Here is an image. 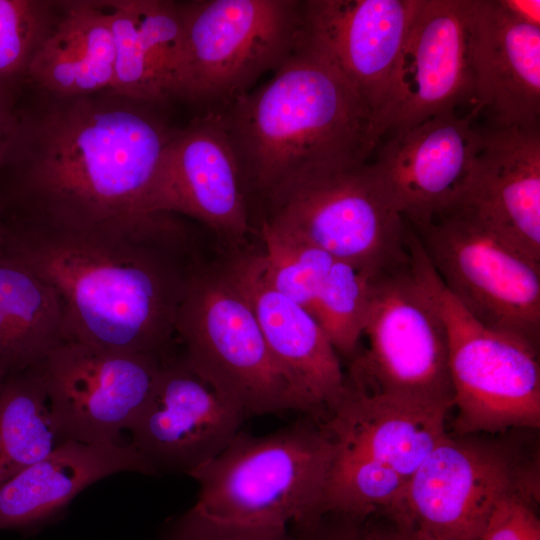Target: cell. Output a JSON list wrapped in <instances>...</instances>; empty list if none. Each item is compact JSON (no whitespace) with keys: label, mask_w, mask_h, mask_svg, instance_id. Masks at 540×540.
Here are the masks:
<instances>
[{"label":"cell","mask_w":540,"mask_h":540,"mask_svg":"<svg viewBox=\"0 0 540 540\" xmlns=\"http://www.w3.org/2000/svg\"><path fill=\"white\" fill-rule=\"evenodd\" d=\"M157 106L107 91L18 107L0 162L1 223L84 231L156 214L150 200L176 132Z\"/></svg>","instance_id":"6da1fadb"},{"label":"cell","mask_w":540,"mask_h":540,"mask_svg":"<svg viewBox=\"0 0 540 540\" xmlns=\"http://www.w3.org/2000/svg\"><path fill=\"white\" fill-rule=\"evenodd\" d=\"M185 228L175 214L84 231L2 224L0 250L50 285L68 341L164 354L191 269L178 260Z\"/></svg>","instance_id":"7a4b0ae2"},{"label":"cell","mask_w":540,"mask_h":540,"mask_svg":"<svg viewBox=\"0 0 540 540\" xmlns=\"http://www.w3.org/2000/svg\"><path fill=\"white\" fill-rule=\"evenodd\" d=\"M214 109L265 207L309 178L369 162L378 145L372 111L304 32L268 82Z\"/></svg>","instance_id":"3957f363"},{"label":"cell","mask_w":540,"mask_h":540,"mask_svg":"<svg viewBox=\"0 0 540 540\" xmlns=\"http://www.w3.org/2000/svg\"><path fill=\"white\" fill-rule=\"evenodd\" d=\"M333 455L323 421L307 415L265 436L240 431L189 474L200 487L193 507L223 521L304 531L324 516Z\"/></svg>","instance_id":"277c9868"},{"label":"cell","mask_w":540,"mask_h":540,"mask_svg":"<svg viewBox=\"0 0 540 540\" xmlns=\"http://www.w3.org/2000/svg\"><path fill=\"white\" fill-rule=\"evenodd\" d=\"M449 410L348 384L344 399L323 421L334 446L324 515L359 519L385 513L447 434Z\"/></svg>","instance_id":"5b68a950"},{"label":"cell","mask_w":540,"mask_h":540,"mask_svg":"<svg viewBox=\"0 0 540 540\" xmlns=\"http://www.w3.org/2000/svg\"><path fill=\"white\" fill-rule=\"evenodd\" d=\"M175 334L188 367L246 415L297 411L322 421L275 360L249 302L223 267L191 269Z\"/></svg>","instance_id":"8992f818"},{"label":"cell","mask_w":540,"mask_h":540,"mask_svg":"<svg viewBox=\"0 0 540 540\" xmlns=\"http://www.w3.org/2000/svg\"><path fill=\"white\" fill-rule=\"evenodd\" d=\"M410 261L444 322L458 435L540 426L538 348L488 328L453 298L416 237Z\"/></svg>","instance_id":"52a82bcc"},{"label":"cell","mask_w":540,"mask_h":540,"mask_svg":"<svg viewBox=\"0 0 540 540\" xmlns=\"http://www.w3.org/2000/svg\"><path fill=\"white\" fill-rule=\"evenodd\" d=\"M364 334L369 347L355 360L349 385L453 407L446 328L409 256L373 274Z\"/></svg>","instance_id":"ba28073f"},{"label":"cell","mask_w":540,"mask_h":540,"mask_svg":"<svg viewBox=\"0 0 540 540\" xmlns=\"http://www.w3.org/2000/svg\"><path fill=\"white\" fill-rule=\"evenodd\" d=\"M412 230L434 271L467 313L539 349L540 262L505 242L462 204Z\"/></svg>","instance_id":"9c48e42d"},{"label":"cell","mask_w":540,"mask_h":540,"mask_svg":"<svg viewBox=\"0 0 540 540\" xmlns=\"http://www.w3.org/2000/svg\"><path fill=\"white\" fill-rule=\"evenodd\" d=\"M185 64L179 99L220 108L290 56L303 33L300 0L180 1Z\"/></svg>","instance_id":"30bf717a"},{"label":"cell","mask_w":540,"mask_h":540,"mask_svg":"<svg viewBox=\"0 0 540 540\" xmlns=\"http://www.w3.org/2000/svg\"><path fill=\"white\" fill-rule=\"evenodd\" d=\"M536 497L503 447L446 434L385 512L412 540H478L504 496Z\"/></svg>","instance_id":"8fae6325"},{"label":"cell","mask_w":540,"mask_h":540,"mask_svg":"<svg viewBox=\"0 0 540 540\" xmlns=\"http://www.w3.org/2000/svg\"><path fill=\"white\" fill-rule=\"evenodd\" d=\"M263 220L359 268L380 271L409 256L410 228L370 161L299 183L266 207Z\"/></svg>","instance_id":"7c38bea8"},{"label":"cell","mask_w":540,"mask_h":540,"mask_svg":"<svg viewBox=\"0 0 540 540\" xmlns=\"http://www.w3.org/2000/svg\"><path fill=\"white\" fill-rule=\"evenodd\" d=\"M164 354L112 351L77 341L38 366L67 440L122 443L155 385Z\"/></svg>","instance_id":"4fadbf2b"},{"label":"cell","mask_w":540,"mask_h":540,"mask_svg":"<svg viewBox=\"0 0 540 540\" xmlns=\"http://www.w3.org/2000/svg\"><path fill=\"white\" fill-rule=\"evenodd\" d=\"M469 0H417L383 104L374 118L384 135L456 112L473 98L468 53Z\"/></svg>","instance_id":"5bb4252c"},{"label":"cell","mask_w":540,"mask_h":540,"mask_svg":"<svg viewBox=\"0 0 540 540\" xmlns=\"http://www.w3.org/2000/svg\"><path fill=\"white\" fill-rule=\"evenodd\" d=\"M250 199L217 109L176 129L160 164L150 200L152 213L193 218L238 244L251 229Z\"/></svg>","instance_id":"9a60e30c"},{"label":"cell","mask_w":540,"mask_h":540,"mask_svg":"<svg viewBox=\"0 0 540 540\" xmlns=\"http://www.w3.org/2000/svg\"><path fill=\"white\" fill-rule=\"evenodd\" d=\"M246 416L183 358L163 356L153 390L129 430L130 443L155 474L189 475L230 444Z\"/></svg>","instance_id":"2e32d148"},{"label":"cell","mask_w":540,"mask_h":540,"mask_svg":"<svg viewBox=\"0 0 540 540\" xmlns=\"http://www.w3.org/2000/svg\"><path fill=\"white\" fill-rule=\"evenodd\" d=\"M474 115L451 112L393 131L370 162L389 204L412 228L458 201L481 141Z\"/></svg>","instance_id":"e0dca14e"},{"label":"cell","mask_w":540,"mask_h":540,"mask_svg":"<svg viewBox=\"0 0 540 540\" xmlns=\"http://www.w3.org/2000/svg\"><path fill=\"white\" fill-rule=\"evenodd\" d=\"M417 0H303V32L373 113L385 99Z\"/></svg>","instance_id":"ac0fdd59"},{"label":"cell","mask_w":540,"mask_h":540,"mask_svg":"<svg viewBox=\"0 0 540 540\" xmlns=\"http://www.w3.org/2000/svg\"><path fill=\"white\" fill-rule=\"evenodd\" d=\"M222 267L249 302L275 360L325 421L348 383L315 317L268 282L259 253H237Z\"/></svg>","instance_id":"d6986e66"},{"label":"cell","mask_w":540,"mask_h":540,"mask_svg":"<svg viewBox=\"0 0 540 540\" xmlns=\"http://www.w3.org/2000/svg\"><path fill=\"white\" fill-rule=\"evenodd\" d=\"M468 53L475 114L491 127L539 125L540 27L523 23L499 0H469Z\"/></svg>","instance_id":"ffe728a7"},{"label":"cell","mask_w":540,"mask_h":540,"mask_svg":"<svg viewBox=\"0 0 540 540\" xmlns=\"http://www.w3.org/2000/svg\"><path fill=\"white\" fill-rule=\"evenodd\" d=\"M474 211L501 239L540 262V127H491L455 204Z\"/></svg>","instance_id":"44dd1931"},{"label":"cell","mask_w":540,"mask_h":540,"mask_svg":"<svg viewBox=\"0 0 540 540\" xmlns=\"http://www.w3.org/2000/svg\"><path fill=\"white\" fill-rule=\"evenodd\" d=\"M120 472L155 474L131 443L65 441L0 486V530L43 524L86 487Z\"/></svg>","instance_id":"7402d4cb"},{"label":"cell","mask_w":540,"mask_h":540,"mask_svg":"<svg viewBox=\"0 0 540 540\" xmlns=\"http://www.w3.org/2000/svg\"><path fill=\"white\" fill-rule=\"evenodd\" d=\"M113 71L114 43L103 0L58 1L28 82L53 97L85 96L111 91Z\"/></svg>","instance_id":"603a6c76"},{"label":"cell","mask_w":540,"mask_h":540,"mask_svg":"<svg viewBox=\"0 0 540 540\" xmlns=\"http://www.w3.org/2000/svg\"><path fill=\"white\" fill-rule=\"evenodd\" d=\"M67 341L54 289L0 250V371L8 375L36 368Z\"/></svg>","instance_id":"cb8c5ba5"},{"label":"cell","mask_w":540,"mask_h":540,"mask_svg":"<svg viewBox=\"0 0 540 540\" xmlns=\"http://www.w3.org/2000/svg\"><path fill=\"white\" fill-rule=\"evenodd\" d=\"M65 441L38 367L6 375L0 385V486Z\"/></svg>","instance_id":"d4e9b609"},{"label":"cell","mask_w":540,"mask_h":540,"mask_svg":"<svg viewBox=\"0 0 540 540\" xmlns=\"http://www.w3.org/2000/svg\"><path fill=\"white\" fill-rule=\"evenodd\" d=\"M114 43L111 92L155 105L174 98L152 31L135 0H103Z\"/></svg>","instance_id":"484cf974"},{"label":"cell","mask_w":540,"mask_h":540,"mask_svg":"<svg viewBox=\"0 0 540 540\" xmlns=\"http://www.w3.org/2000/svg\"><path fill=\"white\" fill-rule=\"evenodd\" d=\"M264 250L259 253L263 273L279 292L311 310L335 259L304 238L261 221Z\"/></svg>","instance_id":"4316f807"},{"label":"cell","mask_w":540,"mask_h":540,"mask_svg":"<svg viewBox=\"0 0 540 540\" xmlns=\"http://www.w3.org/2000/svg\"><path fill=\"white\" fill-rule=\"evenodd\" d=\"M375 272L335 260L314 299L310 312L337 353L350 356L357 349Z\"/></svg>","instance_id":"83f0119b"},{"label":"cell","mask_w":540,"mask_h":540,"mask_svg":"<svg viewBox=\"0 0 540 540\" xmlns=\"http://www.w3.org/2000/svg\"><path fill=\"white\" fill-rule=\"evenodd\" d=\"M58 1L0 0V91L19 94L31 62L49 34Z\"/></svg>","instance_id":"f1b7e54d"},{"label":"cell","mask_w":540,"mask_h":540,"mask_svg":"<svg viewBox=\"0 0 540 540\" xmlns=\"http://www.w3.org/2000/svg\"><path fill=\"white\" fill-rule=\"evenodd\" d=\"M156 540H301V538L287 527L223 521L192 507L172 520Z\"/></svg>","instance_id":"f546056e"},{"label":"cell","mask_w":540,"mask_h":540,"mask_svg":"<svg viewBox=\"0 0 540 540\" xmlns=\"http://www.w3.org/2000/svg\"><path fill=\"white\" fill-rule=\"evenodd\" d=\"M534 496L515 491L499 500L478 540H540V521L532 507Z\"/></svg>","instance_id":"4dcf8cb0"},{"label":"cell","mask_w":540,"mask_h":540,"mask_svg":"<svg viewBox=\"0 0 540 540\" xmlns=\"http://www.w3.org/2000/svg\"><path fill=\"white\" fill-rule=\"evenodd\" d=\"M515 19L540 27V0H499Z\"/></svg>","instance_id":"1f68e13d"},{"label":"cell","mask_w":540,"mask_h":540,"mask_svg":"<svg viewBox=\"0 0 540 540\" xmlns=\"http://www.w3.org/2000/svg\"><path fill=\"white\" fill-rule=\"evenodd\" d=\"M319 521L311 528L300 532L305 535L300 536L301 540H360V529L352 524L320 530Z\"/></svg>","instance_id":"d6a6232c"},{"label":"cell","mask_w":540,"mask_h":540,"mask_svg":"<svg viewBox=\"0 0 540 540\" xmlns=\"http://www.w3.org/2000/svg\"><path fill=\"white\" fill-rule=\"evenodd\" d=\"M360 540H412L395 526L392 529H360Z\"/></svg>","instance_id":"836d02e7"},{"label":"cell","mask_w":540,"mask_h":540,"mask_svg":"<svg viewBox=\"0 0 540 540\" xmlns=\"http://www.w3.org/2000/svg\"><path fill=\"white\" fill-rule=\"evenodd\" d=\"M5 376H6V375L3 374V373L0 371V385H1V383H2V381H3V379H4Z\"/></svg>","instance_id":"e575fe53"},{"label":"cell","mask_w":540,"mask_h":540,"mask_svg":"<svg viewBox=\"0 0 540 540\" xmlns=\"http://www.w3.org/2000/svg\"><path fill=\"white\" fill-rule=\"evenodd\" d=\"M0 234H1V222H0Z\"/></svg>","instance_id":"d590c367"}]
</instances>
